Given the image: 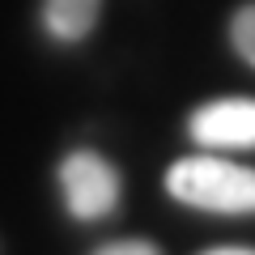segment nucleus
Masks as SVG:
<instances>
[{"label": "nucleus", "mask_w": 255, "mask_h": 255, "mask_svg": "<svg viewBox=\"0 0 255 255\" xmlns=\"http://www.w3.org/2000/svg\"><path fill=\"white\" fill-rule=\"evenodd\" d=\"M166 191L204 213H255V170L226 157H183L166 170Z\"/></svg>", "instance_id": "1"}, {"label": "nucleus", "mask_w": 255, "mask_h": 255, "mask_svg": "<svg viewBox=\"0 0 255 255\" xmlns=\"http://www.w3.org/2000/svg\"><path fill=\"white\" fill-rule=\"evenodd\" d=\"M60 187H64V204L68 213L81 221H98L119 204V174L111 170V162H102L98 153L81 149L68 153L60 166Z\"/></svg>", "instance_id": "2"}, {"label": "nucleus", "mask_w": 255, "mask_h": 255, "mask_svg": "<svg viewBox=\"0 0 255 255\" xmlns=\"http://www.w3.org/2000/svg\"><path fill=\"white\" fill-rule=\"evenodd\" d=\"M191 140L204 149H255V98H221L191 115Z\"/></svg>", "instance_id": "3"}, {"label": "nucleus", "mask_w": 255, "mask_h": 255, "mask_svg": "<svg viewBox=\"0 0 255 255\" xmlns=\"http://www.w3.org/2000/svg\"><path fill=\"white\" fill-rule=\"evenodd\" d=\"M98 9H102V0H47L43 21L60 43H81L98 21Z\"/></svg>", "instance_id": "4"}, {"label": "nucleus", "mask_w": 255, "mask_h": 255, "mask_svg": "<svg viewBox=\"0 0 255 255\" xmlns=\"http://www.w3.org/2000/svg\"><path fill=\"white\" fill-rule=\"evenodd\" d=\"M230 43L247 64H255V4H243L230 21Z\"/></svg>", "instance_id": "5"}, {"label": "nucleus", "mask_w": 255, "mask_h": 255, "mask_svg": "<svg viewBox=\"0 0 255 255\" xmlns=\"http://www.w3.org/2000/svg\"><path fill=\"white\" fill-rule=\"evenodd\" d=\"M94 255H162L153 243H140V238H128V243H111V247H102V251H94Z\"/></svg>", "instance_id": "6"}, {"label": "nucleus", "mask_w": 255, "mask_h": 255, "mask_svg": "<svg viewBox=\"0 0 255 255\" xmlns=\"http://www.w3.org/2000/svg\"><path fill=\"white\" fill-rule=\"evenodd\" d=\"M204 255H255L251 247H213V251H204Z\"/></svg>", "instance_id": "7"}]
</instances>
